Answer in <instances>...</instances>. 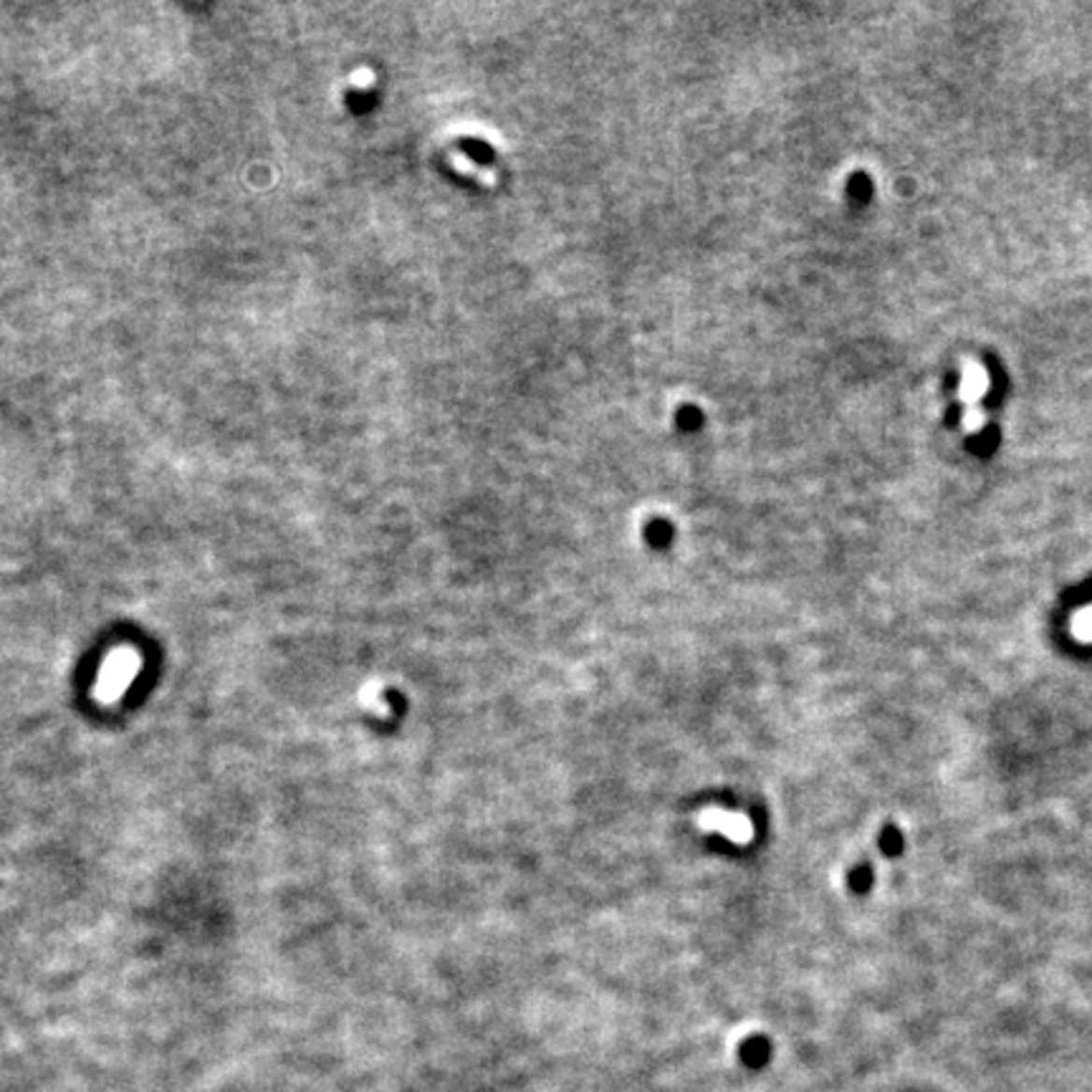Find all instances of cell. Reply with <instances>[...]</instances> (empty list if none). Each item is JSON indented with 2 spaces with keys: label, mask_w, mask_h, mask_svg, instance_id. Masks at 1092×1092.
<instances>
[{
  "label": "cell",
  "mask_w": 1092,
  "mask_h": 1092,
  "mask_svg": "<svg viewBox=\"0 0 1092 1092\" xmlns=\"http://www.w3.org/2000/svg\"><path fill=\"white\" fill-rule=\"evenodd\" d=\"M1072 632H1075L1077 640L1092 642V605L1087 607V610H1083V612L1075 614V620H1072Z\"/></svg>",
  "instance_id": "2"
},
{
  "label": "cell",
  "mask_w": 1092,
  "mask_h": 1092,
  "mask_svg": "<svg viewBox=\"0 0 1092 1092\" xmlns=\"http://www.w3.org/2000/svg\"><path fill=\"white\" fill-rule=\"evenodd\" d=\"M989 393V375L979 362H964V372H961V387H958V397L966 405V410L979 408V400Z\"/></svg>",
  "instance_id": "1"
}]
</instances>
